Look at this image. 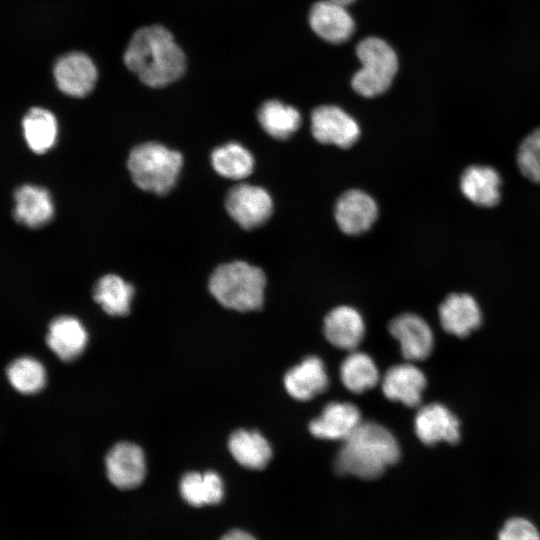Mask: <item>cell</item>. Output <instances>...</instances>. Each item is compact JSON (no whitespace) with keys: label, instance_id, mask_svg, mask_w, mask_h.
I'll use <instances>...</instances> for the list:
<instances>
[{"label":"cell","instance_id":"44dd1931","mask_svg":"<svg viewBox=\"0 0 540 540\" xmlns=\"http://www.w3.org/2000/svg\"><path fill=\"white\" fill-rule=\"evenodd\" d=\"M14 200V218L21 224L38 228L50 222L53 217V201L43 187L22 185L15 191Z\"/></svg>","mask_w":540,"mask_h":540},{"label":"cell","instance_id":"7c38bea8","mask_svg":"<svg viewBox=\"0 0 540 540\" xmlns=\"http://www.w3.org/2000/svg\"><path fill=\"white\" fill-rule=\"evenodd\" d=\"M378 215L375 201L363 191L349 190L335 205V219L346 234L357 235L367 231Z\"/></svg>","mask_w":540,"mask_h":540},{"label":"cell","instance_id":"ffe728a7","mask_svg":"<svg viewBox=\"0 0 540 540\" xmlns=\"http://www.w3.org/2000/svg\"><path fill=\"white\" fill-rule=\"evenodd\" d=\"M501 177L496 169L485 165H472L460 178L463 195L480 207H493L500 201Z\"/></svg>","mask_w":540,"mask_h":540},{"label":"cell","instance_id":"d6986e66","mask_svg":"<svg viewBox=\"0 0 540 540\" xmlns=\"http://www.w3.org/2000/svg\"><path fill=\"white\" fill-rule=\"evenodd\" d=\"M365 325L360 313L350 306L331 310L324 319V334L334 346L354 350L362 341Z\"/></svg>","mask_w":540,"mask_h":540},{"label":"cell","instance_id":"4dcf8cb0","mask_svg":"<svg viewBox=\"0 0 540 540\" xmlns=\"http://www.w3.org/2000/svg\"><path fill=\"white\" fill-rule=\"evenodd\" d=\"M498 540H540V532L530 520L513 517L502 526Z\"/></svg>","mask_w":540,"mask_h":540},{"label":"cell","instance_id":"8992f818","mask_svg":"<svg viewBox=\"0 0 540 540\" xmlns=\"http://www.w3.org/2000/svg\"><path fill=\"white\" fill-rule=\"evenodd\" d=\"M225 206L229 215L244 229L262 225L273 210L272 199L265 189L245 183L228 192Z\"/></svg>","mask_w":540,"mask_h":540},{"label":"cell","instance_id":"52a82bcc","mask_svg":"<svg viewBox=\"0 0 540 540\" xmlns=\"http://www.w3.org/2000/svg\"><path fill=\"white\" fill-rule=\"evenodd\" d=\"M311 131L318 142L341 148L353 145L360 135L357 122L344 110L332 105L319 106L313 110Z\"/></svg>","mask_w":540,"mask_h":540},{"label":"cell","instance_id":"8fae6325","mask_svg":"<svg viewBox=\"0 0 540 540\" xmlns=\"http://www.w3.org/2000/svg\"><path fill=\"white\" fill-rule=\"evenodd\" d=\"M414 428L419 440L426 445L454 444L460 438L459 419L440 403L422 406L416 414Z\"/></svg>","mask_w":540,"mask_h":540},{"label":"cell","instance_id":"cb8c5ba5","mask_svg":"<svg viewBox=\"0 0 540 540\" xmlns=\"http://www.w3.org/2000/svg\"><path fill=\"white\" fill-rule=\"evenodd\" d=\"M23 134L29 148L35 153H45L51 149L57 139L58 124L50 111L34 107L22 121Z\"/></svg>","mask_w":540,"mask_h":540},{"label":"cell","instance_id":"1f68e13d","mask_svg":"<svg viewBox=\"0 0 540 540\" xmlns=\"http://www.w3.org/2000/svg\"><path fill=\"white\" fill-rule=\"evenodd\" d=\"M220 540H256L251 534L239 530L234 529L223 535V537Z\"/></svg>","mask_w":540,"mask_h":540},{"label":"cell","instance_id":"484cf974","mask_svg":"<svg viewBox=\"0 0 540 540\" xmlns=\"http://www.w3.org/2000/svg\"><path fill=\"white\" fill-rule=\"evenodd\" d=\"M340 378L348 390L362 393L376 386L379 372L368 354L352 351L341 363Z\"/></svg>","mask_w":540,"mask_h":540},{"label":"cell","instance_id":"e0dca14e","mask_svg":"<svg viewBox=\"0 0 540 540\" xmlns=\"http://www.w3.org/2000/svg\"><path fill=\"white\" fill-rule=\"evenodd\" d=\"M328 374L323 361L317 356H308L292 367L284 376L286 391L300 401L312 399L326 390Z\"/></svg>","mask_w":540,"mask_h":540},{"label":"cell","instance_id":"9c48e42d","mask_svg":"<svg viewBox=\"0 0 540 540\" xmlns=\"http://www.w3.org/2000/svg\"><path fill=\"white\" fill-rule=\"evenodd\" d=\"M58 89L71 97H85L97 81V69L84 53L71 52L60 57L53 68Z\"/></svg>","mask_w":540,"mask_h":540},{"label":"cell","instance_id":"2e32d148","mask_svg":"<svg viewBox=\"0 0 540 540\" xmlns=\"http://www.w3.org/2000/svg\"><path fill=\"white\" fill-rule=\"evenodd\" d=\"M357 406L348 402H330L309 423L310 433L321 439L345 440L361 423Z\"/></svg>","mask_w":540,"mask_h":540},{"label":"cell","instance_id":"d6a6232c","mask_svg":"<svg viewBox=\"0 0 540 540\" xmlns=\"http://www.w3.org/2000/svg\"><path fill=\"white\" fill-rule=\"evenodd\" d=\"M330 1L339 3V4L344 5V6H347V5L351 4L352 2H354L355 0H330Z\"/></svg>","mask_w":540,"mask_h":540},{"label":"cell","instance_id":"f1b7e54d","mask_svg":"<svg viewBox=\"0 0 540 540\" xmlns=\"http://www.w3.org/2000/svg\"><path fill=\"white\" fill-rule=\"evenodd\" d=\"M11 386L22 394H34L46 384V371L41 362L24 356L12 361L6 370Z\"/></svg>","mask_w":540,"mask_h":540},{"label":"cell","instance_id":"6da1fadb","mask_svg":"<svg viewBox=\"0 0 540 540\" xmlns=\"http://www.w3.org/2000/svg\"><path fill=\"white\" fill-rule=\"evenodd\" d=\"M124 63L147 86L162 87L180 78L186 67L182 49L163 26L138 29L124 53Z\"/></svg>","mask_w":540,"mask_h":540},{"label":"cell","instance_id":"9a60e30c","mask_svg":"<svg viewBox=\"0 0 540 540\" xmlns=\"http://www.w3.org/2000/svg\"><path fill=\"white\" fill-rule=\"evenodd\" d=\"M426 384V377L418 367L403 363L386 371L382 379V391L389 400L415 407L421 402Z\"/></svg>","mask_w":540,"mask_h":540},{"label":"cell","instance_id":"4316f807","mask_svg":"<svg viewBox=\"0 0 540 540\" xmlns=\"http://www.w3.org/2000/svg\"><path fill=\"white\" fill-rule=\"evenodd\" d=\"M262 128L276 139L290 137L301 124V116L294 107L278 100H269L258 111Z\"/></svg>","mask_w":540,"mask_h":540},{"label":"cell","instance_id":"30bf717a","mask_svg":"<svg viewBox=\"0 0 540 540\" xmlns=\"http://www.w3.org/2000/svg\"><path fill=\"white\" fill-rule=\"evenodd\" d=\"M389 332L398 340L403 357L409 361L426 359L434 346L428 323L412 313L401 314L389 323Z\"/></svg>","mask_w":540,"mask_h":540},{"label":"cell","instance_id":"f546056e","mask_svg":"<svg viewBox=\"0 0 540 540\" xmlns=\"http://www.w3.org/2000/svg\"><path fill=\"white\" fill-rule=\"evenodd\" d=\"M517 164L526 178L540 183V128L527 135L520 144Z\"/></svg>","mask_w":540,"mask_h":540},{"label":"cell","instance_id":"5b68a950","mask_svg":"<svg viewBox=\"0 0 540 540\" xmlns=\"http://www.w3.org/2000/svg\"><path fill=\"white\" fill-rule=\"evenodd\" d=\"M356 54L362 67L352 77L354 91L364 97L384 93L398 70L397 55L392 47L380 38L368 37L359 42Z\"/></svg>","mask_w":540,"mask_h":540},{"label":"cell","instance_id":"7a4b0ae2","mask_svg":"<svg viewBox=\"0 0 540 540\" xmlns=\"http://www.w3.org/2000/svg\"><path fill=\"white\" fill-rule=\"evenodd\" d=\"M399 458L400 447L387 428L376 422L361 421L343 440L335 460V469L340 474L374 479Z\"/></svg>","mask_w":540,"mask_h":540},{"label":"cell","instance_id":"277c9868","mask_svg":"<svg viewBox=\"0 0 540 540\" xmlns=\"http://www.w3.org/2000/svg\"><path fill=\"white\" fill-rule=\"evenodd\" d=\"M182 164L181 153L156 142L136 146L127 160L134 183L158 195L167 194L175 186Z\"/></svg>","mask_w":540,"mask_h":540},{"label":"cell","instance_id":"ba28073f","mask_svg":"<svg viewBox=\"0 0 540 540\" xmlns=\"http://www.w3.org/2000/svg\"><path fill=\"white\" fill-rule=\"evenodd\" d=\"M105 466L109 481L119 489L139 486L146 474L143 450L127 441L118 442L109 450Z\"/></svg>","mask_w":540,"mask_h":540},{"label":"cell","instance_id":"7402d4cb","mask_svg":"<svg viewBox=\"0 0 540 540\" xmlns=\"http://www.w3.org/2000/svg\"><path fill=\"white\" fill-rule=\"evenodd\" d=\"M228 448L233 458L248 469H263L272 457L269 442L254 430L234 431L229 437Z\"/></svg>","mask_w":540,"mask_h":540},{"label":"cell","instance_id":"3957f363","mask_svg":"<svg viewBox=\"0 0 540 540\" xmlns=\"http://www.w3.org/2000/svg\"><path fill=\"white\" fill-rule=\"evenodd\" d=\"M264 272L243 261L218 266L209 279L212 296L224 307L247 312L258 310L264 302Z\"/></svg>","mask_w":540,"mask_h":540},{"label":"cell","instance_id":"ac0fdd59","mask_svg":"<svg viewBox=\"0 0 540 540\" xmlns=\"http://www.w3.org/2000/svg\"><path fill=\"white\" fill-rule=\"evenodd\" d=\"M87 340L85 327L72 316H59L52 320L46 335L48 347L66 362L75 360L83 353Z\"/></svg>","mask_w":540,"mask_h":540},{"label":"cell","instance_id":"83f0119b","mask_svg":"<svg viewBox=\"0 0 540 540\" xmlns=\"http://www.w3.org/2000/svg\"><path fill=\"white\" fill-rule=\"evenodd\" d=\"M211 163L219 175L234 180L247 177L254 168L251 153L236 142L216 148L211 154Z\"/></svg>","mask_w":540,"mask_h":540},{"label":"cell","instance_id":"603a6c76","mask_svg":"<svg viewBox=\"0 0 540 540\" xmlns=\"http://www.w3.org/2000/svg\"><path fill=\"white\" fill-rule=\"evenodd\" d=\"M180 494L190 505L200 507L203 505L218 504L224 495V486L221 477L215 471L188 472L180 480Z\"/></svg>","mask_w":540,"mask_h":540},{"label":"cell","instance_id":"5bb4252c","mask_svg":"<svg viewBox=\"0 0 540 540\" xmlns=\"http://www.w3.org/2000/svg\"><path fill=\"white\" fill-rule=\"evenodd\" d=\"M442 328L457 337H466L482 322V312L477 301L467 293H452L439 307Z\"/></svg>","mask_w":540,"mask_h":540},{"label":"cell","instance_id":"4fadbf2b","mask_svg":"<svg viewBox=\"0 0 540 540\" xmlns=\"http://www.w3.org/2000/svg\"><path fill=\"white\" fill-rule=\"evenodd\" d=\"M309 24L319 37L336 44L348 40L355 29L345 6L330 0L316 2L311 7Z\"/></svg>","mask_w":540,"mask_h":540},{"label":"cell","instance_id":"d4e9b609","mask_svg":"<svg viewBox=\"0 0 540 540\" xmlns=\"http://www.w3.org/2000/svg\"><path fill=\"white\" fill-rule=\"evenodd\" d=\"M133 295L134 287L115 274L101 277L93 289L94 300L112 316L129 314Z\"/></svg>","mask_w":540,"mask_h":540}]
</instances>
